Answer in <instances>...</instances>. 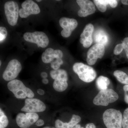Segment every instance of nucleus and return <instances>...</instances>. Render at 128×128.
Instances as JSON below:
<instances>
[{"mask_svg":"<svg viewBox=\"0 0 128 128\" xmlns=\"http://www.w3.org/2000/svg\"><path fill=\"white\" fill-rule=\"evenodd\" d=\"M7 87L12 92L16 98L24 99L33 98L34 94L32 90L26 87L22 82L18 80H14L9 82L7 84Z\"/></svg>","mask_w":128,"mask_h":128,"instance_id":"1","label":"nucleus"},{"mask_svg":"<svg viewBox=\"0 0 128 128\" xmlns=\"http://www.w3.org/2000/svg\"><path fill=\"white\" fill-rule=\"evenodd\" d=\"M73 69L80 80L85 82H91L96 76V72L93 68L82 63L77 62L74 64Z\"/></svg>","mask_w":128,"mask_h":128,"instance_id":"2","label":"nucleus"},{"mask_svg":"<svg viewBox=\"0 0 128 128\" xmlns=\"http://www.w3.org/2000/svg\"><path fill=\"white\" fill-rule=\"evenodd\" d=\"M123 115L119 110L107 109L103 114L104 123L107 128H122Z\"/></svg>","mask_w":128,"mask_h":128,"instance_id":"3","label":"nucleus"},{"mask_svg":"<svg viewBox=\"0 0 128 128\" xmlns=\"http://www.w3.org/2000/svg\"><path fill=\"white\" fill-rule=\"evenodd\" d=\"M118 95L114 90L108 89L100 91L93 99L94 104L98 106H107L118 99Z\"/></svg>","mask_w":128,"mask_h":128,"instance_id":"4","label":"nucleus"},{"mask_svg":"<svg viewBox=\"0 0 128 128\" xmlns=\"http://www.w3.org/2000/svg\"><path fill=\"white\" fill-rule=\"evenodd\" d=\"M23 38L25 41L36 44L38 47L42 48H46L49 42L48 36L42 32H27L24 34Z\"/></svg>","mask_w":128,"mask_h":128,"instance_id":"5","label":"nucleus"},{"mask_svg":"<svg viewBox=\"0 0 128 128\" xmlns=\"http://www.w3.org/2000/svg\"><path fill=\"white\" fill-rule=\"evenodd\" d=\"M19 10L18 4L16 2L10 1L5 4V14L8 23L12 26H15L17 23Z\"/></svg>","mask_w":128,"mask_h":128,"instance_id":"6","label":"nucleus"},{"mask_svg":"<svg viewBox=\"0 0 128 128\" xmlns=\"http://www.w3.org/2000/svg\"><path fill=\"white\" fill-rule=\"evenodd\" d=\"M22 69L21 63L16 59L12 60L8 64L2 74L4 80L11 81L15 80L20 72Z\"/></svg>","mask_w":128,"mask_h":128,"instance_id":"7","label":"nucleus"},{"mask_svg":"<svg viewBox=\"0 0 128 128\" xmlns=\"http://www.w3.org/2000/svg\"><path fill=\"white\" fill-rule=\"evenodd\" d=\"M25 105L21 109L22 112L29 113L43 112L46 106L42 102L36 98H28L25 100Z\"/></svg>","mask_w":128,"mask_h":128,"instance_id":"8","label":"nucleus"},{"mask_svg":"<svg viewBox=\"0 0 128 128\" xmlns=\"http://www.w3.org/2000/svg\"><path fill=\"white\" fill-rule=\"evenodd\" d=\"M105 52V46L96 44L89 49L87 52L86 61L89 65L96 64L98 58H102Z\"/></svg>","mask_w":128,"mask_h":128,"instance_id":"9","label":"nucleus"},{"mask_svg":"<svg viewBox=\"0 0 128 128\" xmlns=\"http://www.w3.org/2000/svg\"><path fill=\"white\" fill-rule=\"evenodd\" d=\"M39 118L38 114L35 113H20L16 117L17 124L20 128H29L36 123Z\"/></svg>","mask_w":128,"mask_h":128,"instance_id":"10","label":"nucleus"},{"mask_svg":"<svg viewBox=\"0 0 128 128\" xmlns=\"http://www.w3.org/2000/svg\"><path fill=\"white\" fill-rule=\"evenodd\" d=\"M22 8L19 10V15L22 18H26L32 14L36 15L40 12L38 5L32 0L25 1L22 2Z\"/></svg>","mask_w":128,"mask_h":128,"instance_id":"11","label":"nucleus"},{"mask_svg":"<svg viewBox=\"0 0 128 128\" xmlns=\"http://www.w3.org/2000/svg\"><path fill=\"white\" fill-rule=\"evenodd\" d=\"M60 27L63 28L61 34L64 38H68L71 35L72 33L77 27L78 23L74 18H62L59 20Z\"/></svg>","mask_w":128,"mask_h":128,"instance_id":"12","label":"nucleus"},{"mask_svg":"<svg viewBox=\"0 0 128 128\" xmlns=\"http://www.w3.org/2000/svg\"><path fill=\"white\" fill-rule=\"evenodd\" d=\"M77 4L80 9L78 12V15L80 17H85L94 14L96 11V7L91 1L88 0H77Z\"/></svg>","mask_w":128,"mask_h":128,"instance_id":"13","label":"nucleus"},{"mask_svg":"<svg viewBox=\"0 0 128 128\" xmlns=\"http://www.w3.org/2000/svg\"><path fill=\"white\" fill-rule=\"evenodd\" d=\"M94 30L93 25L92 24H88L86 25L81 34L80 42L85 48H89L92 44V34Z\"/></svg>","mask_w":128,"mask_h":128,"instance_id":"14","label":"nucleus"},{"mask_svg":"<svg viewBox=\"0 0 128 128\" xmlns=\"http://www.w3.org/2000/svg\"><path fill=\"white\" fill-rule=\"evenodd\" d=\"M63 54L59 50H54L52 48H47L42 55V61L45 64L51 63L54 59L62 58Z\"/></svg>","mask_w":128,"mask_h":128,"instance_id":"15","label":"nucleus"},{"mask_svg":"<svg viewBox=\"0 0 128 128\" xmlns=\"http://www.w3.org/2000/svg\"><path fill=\"white\" fill-rule=\"evenodd\" d=\"M81 120L80 116L74 114L69 122H64L60 120H57L55 122V127L56 128H73Z\"/></svg>","mask_w":128,"mask_h":128,"instance_id":"16","label":"nucleus"},{"mask_svg":"<svg viewBox=\"0 0 128 128\" xmlns=\"http://www.w3.org/2000/svg\"><path fill=\"white\" fill-rule=\"evenodd\" d=\"M93 2L98 10L102 12L106 11L108 5L112 8H115L118 5V1L116 0H94Z\"/></svg>","mask_w":128,"mask_h":128,"instance_id":"17","label":"nucleus"},{"mask_svg":"<svg viewBox=\"0 0 128 128\" xmlns=\"http://www.w3.org/2000/svg\"><path fill=\"white\" fill-rule=\"evenodd\" d=\"M94 40L96 44H102L105 46L108 42V36L105 31L102 30H98L94 34Z\"/></svg>","mask_w":128,"mask_h":128,"instance_id":"18","label":"nucleus"},{"mask_svg":"<svg viewBox=\"0 0 128 128\" xmlns=\"http://www.w3.org/2000/svg\"><path fill=\"white\" fill-rule=\"evenodd\" d=\"M51 78L55 80H60L67 81L68 80V74L65 70L62 69L52 70L50 72Z\"/></svg>","mask_w":128,"mask_h":128,"instance_id":"19","label":"nucleus"},{"mask_svg":"<svg viewBox=\"0 0 128 128\" xmlns=\"http://www.w3.org/2000/svg\"><path fill=\"white\" fill-rule=\"evenodd\" d=\"M110 80L106 76H101L97 79L96 85L97 88L100 91L108 89V86L110 84Z\"/></svg>","mask_w":128,"mask_h":128,"instance_id":"20","label":"nucleus"},{"mask_svg":"<svg viewBox=\"0 0 128 128\" xmlns=\"http://www.w3.org/2000/svg\"><path fill=\"white\" fill-rule=\"evenodd\" d=\"M53 87L56 91L62 92L65 90L68 86L67 81L60 80H55L53 83Z\"/></svg>","mask_w":128,"mask_h":128,"instance_id":"21","label":"nucleus"},{"mask_svg":"<svg viewBox=\"0 0 128 128\" xmlns=\"http://www.w3.org/2000/svg\"><path fill=\"white\" fill-rule=\"evenodd\" d=\"M114 75L120 83L128 85V76L124 72L120 70H115L114 72Z\"/></svg>","mask_w":128,"mask_h":128,"instance_id":"22","label":"nucleus"},{"mask_svg":"<svg viewBox=\"0 0 128 128\" xmlns=\"http://www.w3.org/2000/svg\"><path fill=\"white\" fill-rule=\"evenodd\" d=\"M9 121L7 117L1 108L0 109V128H6L8 125Z\"/></svg>","mask_w":128,"mask_h":128,"instance_id":"23","label":"nucleus"},{"mask_svg":"<svg viewBox=\"0 0 128 128\" xmlns=\"http://www.w3.org/2000/svg\"><path fill=\"white\" fill-rule=\"evenodd\" d=\"M63 64V61L62 58L57 59L50 63V66L54 70H58L60 65Z\"/></svg>","mask_w":128,"mask_h":128,"instance_id":"24","label":"nucleus"},{"mask_svg":"<svg viewBox=\"0 0 128 128\" xmlns=\"http://www.w3.org/2000/svg\"><path fill=\"white\" fill-rule=\"evenodd\" d=\"M122 127L123 128H128V108L124 112L122 121Z\"/></svg>","mask_w":128,"mask_h":128,"instance_id":"25","label":"nucleus"},{"mask_svg":"<svg viewBox=\"0 0 128 128\" xmlns=\"http://www.w3.org/2000/svg\"><path fill=\"white\" fill-rule=\"evenodd\" d=\"M8 32L6 28L4 27H0V41L1 43L6 39L7 37Z\"/></svg>","mask_w":128,"mask_h":128,"instance_id":"26","label":"nucleus"},{"mask_svg":"<svg viewBox=\"0 0 128 128\" xmlns=\"http://www.w3.org/2000/svg\"><path fill=\"white\" fill-rule=\"evenodd\" d=\"M124 49L123 46L122 44H118L115 46L114 50V54L115 55H118L121 54Z\"/></svg>","mask_w":128,"mask_h":128,"instance_id":"27","label":"nucleus"},{"mask_svg":"<svg viewBox=\"0 0 128 128\" xmlns=\"http://www.w3.org/2000/svg\"><path fill=\"white\" fill-rule=\"evenodd\" d=\"M124 48L126 52V56L128 59V37L125 38L122 43Z\"/></svg>","mask_w":128,"mask_h":128,"instance_id":"28","label":"nucleus"},{"mask_svg":"<svg viewBox=\"0 0 128 128\" xmlns=\"http://www.w3.org/2000/svg\"><path fill=\"white\" fill-rule=\"evenodd\" d=\"M124 92V100L128 104V85H124L123 87Z\"/></svg>","mask_w":128,"mask_h":128,"instance_id":"29","label":"nucleus"},{"mask_svg":"<svg viewBox=\"0 0 128 128\" xmlns=\"http://www.w3.org/2000/svg\"><path fill=\"white\" fill-rule=\"evenodd\" d=\"M44 121L41 119L38 120L37 122L35 123V124L38 126H41L44 124Z\"/></svg>","mask_w":128,"mask_h":128,"instance_id":"30","label":"nucleus"},{"mask_svg":"<svg viewBox=\"0 0 128 128\" xmlns=\"http://www.w3.org/2000/svg\"><path fill=\"white\" fill-rule=\"evenodd\" d=\"M86 128H96V127L94 124L89 123L86 125Z\"/></svg>","mask_w":128,"mask_h":128,"instance_id":"31","label":"nucleus"},{"mask_svg":"<svg viewBox=\"0 0 128 128\" xmlns=\"http://www.w3.org/2000/svg\"><path fill=\"white\" fill-rule=\"evenodd\" d=\"M41 77L43 78H46L48 76V74L46 72H42L41 73Z\"/></svg>","mask_w":128,"mask_h":128,"instance_id":"32","label":"nucleus"},{"mask_svg":"<svg viewBox=\"0 0 128 128\" xmlns=\"http://www.w3.org/2000/svg\"><path fill=\"white\" fill-rule=\"evenodd\" d=\"M37 92H38V94L41 95V96H42V95H44V90H43L42 89H38V90H37Z\"/></svg>","mask_w":128,"mask_h":128,"instance_id":"33","label":"nucleus"},{"mask_svg":"<svg viewBox=\"0 0 128 128\" xmlns=\"http://www.w3.org/2000/svg\"><path fill=\"white\" fill-rule=\"evenodd\" d=\"M42 82L44 84H47L48 83V80L47 78H44L42 80Z\"/></svg>","mask_w":128,"mask_h":128,"instance_id":"34","label":"nucleus"},{"mask_svg":"<svg viewBox=\"0 0 128 128\" xmlns=\"http://www.w3.org/2000/svg\"><path fill=\"white\" fill-rule=\"evenodd\" d=\"M121 2L124 5H128V0H121Z\"/></svg>","mask_w":128,"mask_h":128,"instance_id":"35","label":"nucleus"},{"mask_svg":"<svg viewBox=\"0 0 128 128\" xmlns=\"http://www.w3.org/2000/svg\"><path fill=\"white\" fill-rule=\"evenodd\" d=\"M73 128H84L83 127H81V125L80 124H76V126H75Z\"/></svg>","mask_w":128,"mask_h":128,"instance_id":"36","label":"nucleus"},{"mask_svg":"<svg viewBox=\"0 0 128 128\" xmlns=\"http://www.w3.org/2000/svg\"><path fill=\"white\" fill-rule=\"evenodd\" d=\"M42 128H56L55 127H52V126H46V127H44Z\"/></svg>","mask_w":128,"mask_h":128,"instance_id":"37","label":"nucleus"},{"mask_svg":"<svg viewBox=\"0 0 128 128\" xmlns=\"http://www.w3.org/2000/svg\"><path fill=\"white\" fill-rule=\"evenodd\" d=\"M36 1L37 2H41L42 0H36Z\"/></svg>","mask_w":128,"mask_h":128,"instance_id":"38","label":"nucleus"},{"mask_svg":"<svg viewBox=\"0 0 128 128\" xmlns=\"http://www.w3.org/2000/svg\"><path fill=\"white\" fill-rule=\"evenodd\" d=\"M2 64V62L1 61H0V66Z\"/></svg>","mask_w":128,"mask_h":128,"instance_id":"39","label":"nucleus"},{"mask_svg":"<svg viewBox=\"0 0 128 128\" xmlns=\"http://www.w3.org/2000/svg\"></svg>","mask_w":128,"mask_h":128,"instance_id":"40","label":"nucleus"}]
</instances>
